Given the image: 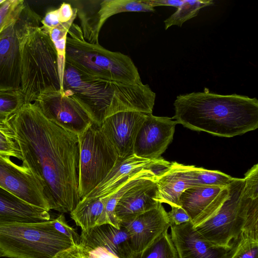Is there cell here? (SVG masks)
<instances>
[{
	"mask_svg": "<svg viewBox=\"0 0 258 258\" xmlns=\"http://www.w3.org/2000/svg\"><path fill=\"white\" fill-rule=\"evenodd\" d=\"M9 120L22 163L43 186L50 209L70 213L81 200L78 136L47 119L35 102L25 103Z\"/></svg>",
	"mask_w": 258,
	"mask_h": 258,
	"instance_id": "1",
	"label": "cell"
},
{
	"mask_svg": "<svg viewBox=\"0 0 258 258\" xmlns=\"http://www.w3.org/2000/svg\"><path fill=\"white\" fill-rule=\"evenodd\" d=\"M177 123L190 130L232 137L258 127V100L233 94L203 92L179 95L173 103Z\"/></svg>",
	"mask_w": 258,
	"mask_h": 258,
	"instance_id": "2",
	"label": "cell"
},
{
	"mask_svg": "<svg viewBox=\"0 0 258 258\" xmlns=\"http://www.w3.org/2000/svg\"><path fill=\"white\" fill-rule=\"evenodd\" d=\"M62 92L78 103L98 125L120 112L152 114L156 98L148 84L131 85L102 79L85 73L67 61Z\"/></svg>",
	"mask_w": 258,
	"mask_h": 258,
	"instance_id": "3",
	"label": "cell"
},
{
	"mask_svg": "<svg viewBox=\"0 0 258 258\" xmlns=\"http://www.w3.org/2000/svg\"><path fill=\"white\" fill-rule=\"evenodd\" d=\"M66 61L102 79L131 85L142 83L138 68L128 56L85 41L80 27L74 23L67 38Z\"/></svg>",
	"mask_w": 258,
	"mask_h": 258,
	"instance_id": "4",
	"label": "cell"
},
{
	"mask_svg": "<svg viewBox=\"0 0 258 258\" xmlns=\"http://www.w3.org/2000/svg\"><path fill=\"white\" fill-rule=\"evenodd\" d=\"M20 90L25 103L34 102L45 93L62 91L56 51L40 26L30 31L23 44Z\"/></svg>",
	"mask_w": 258,
	"mask_h": 258,
	"instance_id": "5",
	"label": "cell"
},
{
	"mask_svg": "<svg viewBox=\"0 0 258 258\" xmlns=\"http://www.w3.org/2000/svg\"><path fill=\"white\" fill-rule=\"evenodd\" d=\"M74 245L51 220L0 224V250L8 258H54Z\"/></svg>",
	"mask_w": 258,
	"mask_h": 258,
	"instance_id": "6",
	"label": "cell"
},
{
	"mask_svg": "<svg viewBox=\"0 0 258 258\" xmlns=\"http://www.w3.org/2000/svg\"><path fill=\"white\" fill-rule=\"evenodd\" d=\"M229 197L211 218L194 227L213 244L231 249L252 212L258 208V199L249 197L244 178H234L228 186Z\"/></svg>",
	"mask_w": 258,
	"mask_h": 258,
	"instance_id": "7",
	"label": "cell"
},
{
	"mask_svg": "<svg viewBox=\"0 0 258 258\" xmlns=\"http://www.w3.org/2000/svg\"><path fill=\"white\" fill-rule=\"evenodd\" d=\"M80 149L79 192L81 199L107 176L118 157L112 145L93 123L78 136Z\"/></svg>",
	"mask_w": 258,
	"mask_h": 258,
	"instance_id": "8",
	"label": "cell"
},
{
	"mask_svg": "<svg viewBox=\"0 0 258 258\" xmlns=\"http://www.w3.org/2000/svg\"><path fill=\"white\" fill-rule=\"evenodd\" d=\"M41 20L25 3L16 19L0 34V91L20 90L23 44Z\"/></svg>",
	"mask_w": 258,
	"mask_h": 258,
	"instance_id": "9",
	"label": "cell"
},
{
	"mask_svg": "<svg viewBox=\"0 0 258 258\" xmlns=\"http://www.w3.org/2000/svg\"><path fill=\"white\" fill-rule=\"evenodd\" d=\"M77 9L80 28L85 41L99 44L100 31L106 20L122 12H155L154 8L145 0H103L84 2Z\"/></svg>",
	"mask_w": 258,
	"mask_h": 258,
	"instance_id": "10",
	"label": "cell"
},
{
	"mask_svg": "<svg viewBox=\"0 0 258 258\" xmlns=\"http://www.w3.org/2000/svg\"><path fill=\"white\" fill-rule=\"evenodd\" d=\"M0 187L29 205L50 210L44 188L31 170L3 155H0Z\"/></svg>",
	"mask_w": 258,
	"mask_h": 258,
	"instance_id": "11",
	"label": "cell"
},
{
	"mask_svg": "<svg viewBox=\"0 0 258 258\" xmlns=\"http://www.w3.org/2000/svg\"><path fill=\"white\" fill-rule=\"evenodd\" d=\"M34 102L47 119L78 136L93 123L83 107L61 91L42 94Z\"/></svg>",
	"mask_w": 258,
	"mask_h": 258,
	"instance_id": "12",
	"label": "cell"
},
{
	"mask_svg": "<svg viewBox=\"0 0 258 258\" xmlns=\"http://www.w3.org/2000/svg\"><path fill=\"white\" fill-rule=\"evenodd\" d=\"M172 119L147 114L137 134L134 154L150 160L160 158L173 140L177 122Z\"/></svg>",
	"mask_w": 258,
	"mask_h": 258,
	"instance_id": "13",
	"label": "cell"
},
{
	"mask_svg": "<svg viewBox=\"0 0 258 258\" xmlns=\"http://www.w3.org/2000/svg\"><path fill=\"white\" fill-rule=\"evenodd\" d=\"M120 225L128 234L134 258L170 227L167 212L161 203L153 209L120 222Z\"/></svg>",
	"mask_w": 258,
	"mask_h": 258,
	"instance_id": "14",
	"label": "cell"
},
{
	"mask_svg": "<svg viewBox=\"0 0 258 258\" xmlns=\"http://www.w3.org/2000/svg\"><path fill=\"white\" fill-rule=\"evenodd\" d=\"M147 114L135 111L120 112L107 117L99 125L118 158L134 154L136 139Z\"/></svg>",
	"mask_w": 258,
	"mask_h": 258,
	"instance_id": "15",
	"label": "cell"
},
{
	"mask_svg": "<svg viewBox=\"0 0 258 258\" xmlns=\"http://www.w3.org/2000/svg\"><path fill=\"white\" fill-rule=\"evenodd\" d=\"M228 197V186H194L181 194L179 202L196 227L213 217Z\"/></svg>",
	"mask_w": 258,
	"mask_h": 258,
	"instance_id": "16",
	"label": "cell"
},
{
	"mask_svg": "<svg viewBox=\"0 0 258 258\" xmlns=\"http://www.w3.org/2000/svg\"><path fill=\"white\" fill-rule=\"evenodd\" d=\"M171 238L178 258H228L231 249L216 246L205 239L190 222L171 225Z\"/></svg>",
	"mask_w": 258,
	"mask_h": 258,
	"instance_id": "17",
	"label": "cell"
},
{
	"mask_svg": "<svg viewBox=\"0 0 258 258\" xmlns=\"http://www.w3.org/2000/svg\"><path fill=\"white\" fill-rule=\"evenodd\" d=\"M157 175L146 177L127 190L118 200L115 214L120 223L157 207Z\"/></svg>",
	"mask_w": 258,
	"mask_h": 258,
	"instance_id": "18",
	"label": "cell"
},
{
	"mask_svg": "<svg viewBox=\"0 0 258 258\" xmlns=\"http://www.w3.org/2000/svg\"><path fill=\"white\" fill-rule=\"evenodd\" d=\"M156 160L141 158L135 154L118 158L105 179L85 198L109 196L138 173L151 167Z\"/></svg>",
	"mask_w": 258,
	"mask_h": 258,
	"instance_id": "19",
	"label": "cell"
},
{
	"mask_svg": "<svg viewBox=\"0 0 258 258\" xmlns=\"http://www.w3.org/2000/svg\"><path fill=\"white\" fill-rule=\"evenodd\" d=\"M188 166L176 162H171L169 168L157 176V200L172 207H181V194L191 187L188 176Z\"/></svg>",
	"mask_w": 258,
	"mask_h": 258,
	"instance_id": "20",
	"label": "cell"
},
{
	"mask_svg": "<svg viewBox=\"0 0 258 258\" xmlns=\"http://www.w3.org/2000/svg\"><path fill=\"white\" fill-rule=\"evenodd\" d=\"M50 220L48 211L29 205L0 187V224Z\"/></svg>",
	"mask_w": 258,
	"mask_h": 258,
	"instance_id": "21",
	"label": "cell"
},
{
	"mask_svg": "<svg viewBox=\"0 0 258 258\" xmlns=\"http://www.w3.org/2000/svg\"><path fill=\"white\" fill-rule=\"evenodd\" d=\"M232 245L228 258H258V208L250 214Z\"/></svg>",
	"mask_w": 258,
	"mask_h": 258,
	"instance_id": "22",
	"label": "cell"
},
{
	"mask_svg": "<svg viewBox=\"0 0 258 258\" xmlns=\"http://www.w3.org/2000/svg\"><path fill=\"white\" fill-rule=\"evenodd\" d=\"M108 197L84 198L70 213L71 218L81 231H87L95 226Z\"/></svg>",
	"mask_w": 258,
	"mask_h": 258,
	"instance_id": "23",
	"label": "cell"
},
{
	"mask_svg": "<svg viewBox=\"0 0 258 258\" xmlns=\"http://www.w3.org/2000/svg\"><path fill=\"white\" fill-rule=\"evenodd\" d=\"M188 176L191 187H225L229 186L234 178L219 171L207 170L192 165L188 166Z\"/></svg>",
	"mask_w": 258,
	"mask_h": 258,
	"instance_id": "24",
	"label": "cell"
},
{
	"mask_svg": "<svg viewBox=\"0 0 258 258\" xmlns=\"http://www.w3.org/2000/svg\"><path fill=\"white\" fill-rule=\"evenodd\" d=\"M212 0H184L181 6L171 16L164 21L166 30L173 25L181 27L185 21L196 17L202 8L212 5Z\"/></svg>",
	"mask_w": 258,
	"mask_h": 258,
	"instance_id": "25",
	"label": "cell"
},
{
	"mask_svg": "<svg viewBox=\"0 0 258 258\" xmlns=\"http://www.w3.org/2000/svg\"><path fill=\"white\" fill-rule=\"evenodd\" d=\"M75 19L61 23L57 27L49 30L47 33L53 44L57 55L58 68L61 85L66 62V41L68 31Z\"/></svg>",
	"mask_w": 258,
	"mask_h": 258,
	"instance_id": "26",
	"label": "cell"
},
{
	"mask_svg": "<svg viewBox=\"0 0 258 258\" xmlns=\"http://www.w3.org/2000/svg\"><path fill=\"white\" fill-rule=\"evenodd\" d=\"M136 258H178L176 249L167 230L160 235Z\"/></svg>",
	"mask_w": 258,
	"mask_h": 258,
	"instance_id": "27",
	"label": "cell"
},
{
	"mask_svg": "<svg viewBox=\"0 0 258 258\" xmlns=\"http://www.w3.org/2000/svg\"><path fill=\"white\" fill-rule=\"evenodd\" d=\"M0 155L22 160L20 149L9 120L0 119Z\"/></svg>",
	"mask_w": 258,
	"mask_h": 258,
	"instance_id": "28",
	"label": "cell"
},
{
	"mask_svg": "<svg viewBox=\"0 0 258 258\" xmlns=\"http://www.w3.org/2000/svg\"><path fill=\"white\" fill-rule=\"evenodd\" d=\"M25 103L20 90L0 91V119L9 120Z\"/></svg>",
	"mask_w": 258,
	"mask_h": 258,
	"instance_id": "29",
	"label": "cell"
},
{
	"mask_svg": "<svg viewBox=\"0 0 258 258\" xmlns=\"http://www.w3.org/2000/svg\"><path fill=\"white\" fill-rule=\"evenodd\" d=\"M25 3L22 0H5L0 5V34L16 19Z\"/></svg>",
	"mask_w": 258,
	"mask_h": 258,
	"instance_id": "30",
	"label": "cell"
},
{
	"mask_svg": "<svg viewBox=\"0 0 258 258\" xmlns=\"http://www.w3.org/2000/svg\"><path fill=\"white\" fill-rule=\"evenodd\" d=\"M50 220L52 226L58 232L69 238L74 245L80 243V235L75 229L68 224L63 214H60L57 218Z\"/></svg>",
	"mask_w": 258,
	"mask_h": 258,
	"instance_id": "31",
	"label": "cell"
},
{
	"mask_svg": "<svg viewBox=\"0 0 258 258\" xmlns=\"http://www.w3.org/2000/svg\"><path fill=\"white\" fill-rule=\"evenodd\" d=\"M245 189L250 198L258 199V164L254 165L245 174Z\"/></svg>",
	"mask_w": 258,
	"mask_h": 258,
	"instance_id": "32",
	"label": "cell"
},
{
	"mask_svg": "<svg viewBox=\"0 0 258 258\" xmlns=\"http://www.w3.org/2000/svg\"><path fill=\"white\" fill-rule=\"evenodd\" d=\"M75 19V18H74ZM65 22L61 17L59 9H56L48 12L42 19L41 23L42 29L47 33L50 29L57 27L61 23Z\"/></svg>",
	"mask_w": 258,
	"mask_h": 258,
	"instance_id": "33",
	"label": "cell"
},
{
	"mask_svg": "<svg viewBox=\"0 0 258 258\" xmlns=\"http://www.w3.org/2000/svg\"><path fill=\"white\" fill-rule=\"evenodd\" d=\"M167 216L170 226L191 222L187 213L181 207H172L171 210L167 212Z\"/></svg>",
	"mask_w": 258,
	"mask_h": 258,
	"instance_id": "34",
	"label": "cell"
},
{
	"mask_svg": "<svg viewBox=\"0 0 258 258\" xmlns=\"http://www.w3.org/2000/svg\"><path fill=\"white\" fill-rule=\"evenodd\" d=\"M54 258H88L83 252L78 244L58 252Z\"/></svg>",
	"mask_w": 258,
	"mask_h": 258,
	"instance_id": "35",
	"label": "cell"
},
{
	"mask_svg": "<svg viewBox=\"0 0 258 258\" xmlns=\"http://www.w3.org/2000/svg\"><path fill=\"white\" fill-rule=\"evenodd\" d=\"M145 2L153 8L160 6H172L178 8L183 3V0H145Z\"/></svg>",
	"mask_w": 258,
	"mask_h": 258,
	"instance_id": "36",
	"label": "cell"
},
{
	"mask_svg": "<svg viewBox=\"0 0 258 258\" xmlns=\"http://www.w3.org/2000/svg\"><path fill=\"white\" fill-rule=\"evenodd\" d=\"M3 253H2V251L0 250V257H3Z\"/></svg>",
	"mask_w": 258,
	"mask_h": 258,
	"instance_id": "37",
	"label": "cell"
},
{
	"mask_svg": "<svg viewBox=\"0 0 258 258\" xmlns=\"http://www.w3.org/2000/svg\"><path fill=\"white\" fill-rule=\"evenodd\" d=\"M4 1L5 0H0V5L2 4Z\"/></svg>",
	"mask_w": 258,
	"mask_h": 258,
	"instance_id": "38",
	"label": "cell"
}]
</instances>
